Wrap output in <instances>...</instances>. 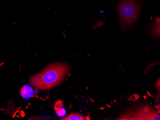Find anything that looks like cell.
<instances>
[{"instance_id":"1","label":"cell","mask_w":160,"mask_h":120,"mask_svg":"<svg viewBox=\"0 0 160 120\" xmlns=\"http://www.w3.org/2000/svg\"><path fill=\"white\" fill-rule=\"evenodd\" d=\"M69 66L64 63L52 64L40 74L30 78L29 83L37 89H49L58 85L66 76Z\"/></svg>"},{"instance_id":"2","label":"cell","mask_w":160,"mask_h":120,"mask_svg":"<svg viewBox=\"0 0 160 120\" xmlns=\"http://www.w3.org/2000/svg\"><path fill=\"white\" fill-rule=\"evenodd\" d=\"M120 24L124 28L134 24L139 17L141 5L136 0H123L118 4Z\"/></svg>"},{"instance_id":"3","label":"cell","mask_w":160,"mask_h":120,"mask_svg":"<svg viewBox=\"0 0 160 120\" xmlns=\"http://www.w3.org/2000/svg\"><path fill=\"white\" fill-rule=\"evenodd\" d=\"M118 120H160V115L153 109L145 106L132 109L123 113Z\"/></svg>"},{"instance_id":"4","label":"cell","mask_w":160,"mask_h":120,"mask_svg":"<svg viewBox=\"0 0 160 120\" xmlns=\"http://www.w3.org/2000/svg\"><path fill=\"white\" fill-rule=\"evenodd\" d=\"M54 109L58 116L62 117L66 114V110L64 108L62 101L59 100L57 101L54 105Z\"/></svg>"},{"instance_id":"5","label":"cell","mask_w":160,"mask_h":120,"mask_svg":"<svg viewBox=\"0 0 160 120\" xmlns=\"http://www.w3.org/2000/svg\"><path fill=\"white\" fill-rule=\"evenodd\" d=\"M34 94V90L30 86L26 85L22 88L20 90V94L22 97L26 99L30 98Z\"/></svg>"},{"instance_id":"6","label":"cell","mask_w":160,"mask_h":120,"mask_svg":"<svg viewBox=\"0 0 160 120\" xmlns=\"http://www.w3.org/2000/svg\"><path fill=\"white\" fill-rule=\"evenodd\" d=\"M151 34L155 37L160 36V17L156 18V23L152 27Z\"/></svg>"},{"instance_id":"7","label":"cell","mask_w":160,"mask_h":120,"mask_svg":"<svg viewBox=\"0 0 160 120\" xmlns=\"http://www.w3.org/2000/svg\"><path fill=\"white\" fill-rule=\"evenodd\" d=\"M62 120H84V117L82 114L72 113L65 118H62Z\"/></svg>"}]
</instances>
